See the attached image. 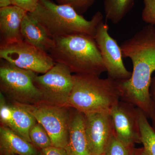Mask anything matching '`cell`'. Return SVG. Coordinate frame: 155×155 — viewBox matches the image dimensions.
<instances>
[{"label": "cell", "mask_w": 155, "mask_h": 155, "mask_svg": "<svg viewBox=\"0 0 155 155\" xmlns=\"http://www.w3.org/2000/svg\"><path fill=\"white\" fill-rule=\"evenodd\" d=\"M120 47L123 58L130 59L133 65L130 78L118 81L121 100L140 109L150 119V86L155 71V26L146 25Z\"/></svg>", "instance_id": "1"}, {"label": "cell", "mask_w": 155, "mask_h": 155, "mask_svg": "<svg viewBox=\"0 0 155 155\" xmlns=\"http://www.w3.org/2000/svg\"><path fill=\"white\" fill-rule=\"evenodd\" d=\"M28 13L54 39L75 35L94 38L97 28L104 21L100 11L87 20L71 6L57 4L51 0H40L36 10Z\"/></svg>", "instance_id": "2"}, {"label": "cell", "mask_w": 155, "mask_h": 155, "mask_svg": "<svg viewBox=\"0 0 155 155\" xmlns=\"http://www.w3.org/2000/svg\"><path fill=\"white\" fill-rule=\"evenodd\" d=\"M74 85L67 107L84 114H110L121 100L118 81L91 75L74 74Z\"/></svg>", "instance_id": "3"}, {"label": "cell", "mask_w": 155, "mask_h": 155, "mask_svg": "<svg viewBox=\"0 0 155 155\" xmlns=\"http://www.w3.org/2000/svg\"><path fill=\"white\" fill-rule=\"evenodd\" d=\"M49 52L56 63L67 66L75 74L100 76L106 69L94 38L75 35L55 39Z\"/></svg>", "instance_id": "4"}, {"label": "cell", "mask_w": 155, "mask_h": 155, "mask_svg": "<svg viewBox=\"0 0 155 155\" xmlns=\"http://www.w3.org/2000/svg\"><path fill=\"white\" fill-rule=\"evenodd\" d=\"M0 89L14 102L28 104H43L41 93L34 83L36 73L21 69L2 59Z\"/></svg>", "instance_id": "5"}, {"label": "cell", "mask_w": 155, "mask_h": 155, "mask_svg": "<svg viewBox=\"0 0 155 155\" xmlns=\"http://www.w3.org/2000/svg\"><path fill=\"white\" fill-rule=\"evenodd\" d=\"M25 109L43 126L49 135L53 146L66 148L72 111L69 107L50 105L28 104L14 102Z\"/></svg>", "instance_id": "6"}, {"label": "cell", "mask_w": 155, "mask_h": 155, "mask_svg": "<svg viewBox=\"0 0 155 155\" xmlns=\"http://www.w3.org/2000/svg\"><path fill=\"white\" fill-rule=\"evenodd\" d=\"M72 73L67 66L56 63L46 73L37 75L34 83L41 93L43 104L67 107L74 85Z\"/></svg>", "instance_id": "7"}, {"label": "cell", "mask_w": 155, "mask_h": 155, "mask_svg": "<svg viewBox=\"0 0 155 155\" xmlns=\"http://www.w3.org/2000/svg\"><path fill=\"white\" fill-rule=\"evenodd\" d=\"M0 58L19 68L43 74L56 64L48 52L23 41L0 47Z\"/></svg>", "instance_id": "8"}, {"label": "cell", "mask_w": 155, "mask_h": 155, "mask_svg": "<svg viewBox=\"0 0 155 155\" xmlns=\"http://www.w3.org/2000/svg\"><path fill=\"white\" fill-rule=\"evenodd\" d=\"M109 27L103 21L97 28L94 39L107 73L108 77L116 81L129 79L132 72L127 70L123 63L121 47L109 33Z\"/></svg>", "instance_id": "9"}, {"label": "cell", "mask_w": 155, "mask_h": 155, "mask_svg": "<svg viewBox=\"0 0 155 155\" xmlns=\"http://www.w3.org/2000/svg\"><path fill=\"white\" fill-rule=\"evenodd\" d=\"M115 135L126 144L141 143L138 108L120 100L111 112Z\"/></svg>", "instance_id": "10"}, {"label": "cell", "mask_w": 155, "mask_h": 155, "mask_svg": "<svg viewBox=\"0 0 155 155\" xmlns=\"http://www.w3.org/2000/svg\"><path fill=\"white\" fill-rule=\"evenodd\" d=\"M85 130L91 155H103L115 135L110 114L100 113L84 114Z\"/></svg>", "instance_id": "11"}, {"label": "cell", "mask_w": 155, "mask_h": 155, "mask_svg": "<svg viewBox=\"0 0 155 155\" xmlns=\"http://www.w3.org/2000/svg\"><path fill=\"white\" fill-rule=\"evenodd\" d=\"M27 12L11 5L0 8V47L22 41L21 23Z\"/></svg>", "instance_id": "12"}, {"label": "cell", "mask_w": 155, "mask_h": 155, "mask_svg": "<svg viewBox=\"0 0 155 155\" xmlns=\"http://www.w3.org/2000/svg\"><path fill=\"white\" fill-rule=\"evenodd\" d=\"M73 109L65 150L68 155H91L87 138L84 114Z\"/></svg>", "instance_id": "13"}, {"label": "cell", "mask_w": 155, "mask_h": 155, "mask_svg": "<svg viewBox=\"0 0 155 155\" xmlns=\"http://www.w3.org/2000/svg\"><path fill=\"white\" fill-rule=\"evenodd\" d=\"M23 41L48 52L54 47V39L51 37L37 21L27 13L21 25Z\"/></svg>", "instance_id": "14"}, {"label": "cell", "mask_w": 155, "mask_h": 155, "mask_svg": "<svg viewBox=\"0 0 155 155\" xmlns=\"http://www.w3.org/2000/svg\"><path fill=\"white\" fill-rule=\"evenodd\" d=\"M1 155H39L36 147L9 127H0Z\"/></svg>", "instance_id": "15"}, {"label": "cell", "mask_w": 155, "mask_h": 155, "mask_svg": "<svg viewBox=\"0 0 155 155\" xmlns=\"http://www.w3.org/2000/svg\"><path fill=\"white\" fill-rule=\"evenodd\" d=\"M12 104L10 105L12 116L7 127L31 143L29 132L31 127L36 123V120L24 108L16 103Z\"/></svg>", "instance_id": "16"}, {"label": "cell", "mask_w": 155, "mask_h": 155, "mask_svg": "<svg viewBox=\"0 0 155 155\" xmlns=\"http://www.w3.org/2000/svg\"><path fill=\"white\" fill-rule=\"evenodd\" d=\"M135 1L104 0V11L106 18L115 25L118 24L133 8Z\"/></svg>", "instance_id": "17"}, {"label": "cell", "mask_w": 155, "mask_h": 155, "mask_svg": "<svg viewBox=\"0 0 155 155\" xmlns=\"http://www.w3.org/2000/svg\"><path fill=\"white\" fill-rule=\"evenodd\" d=\"M140 141L146 155H155V131L144 113L138 108Z\"/></svg>", "instance_id": "18"}, {"label": "cell", "mask_w": 155, "mask_h": 155, "mask_svg": "<svg viewBox=\"0 0 155 155\" xmlns=\"http://www.w3.org/2000/svg\"><path fill=\"white\" fill-rule=\"evenodd\" d=\"M29 136L31 143L41 150L53 146L51 139L46 130L37 122L31 129Z\"/></svg>", "instance_id": "19"}, {"label": "cell", "mask_w": 155, "mask_h": 155, "mask_svg": "<svg viewBox=\"0 0 155 155\" xmlns=\"http://www.w3.org/2000/svg\"><path fill=\"white\" fill-rule=\"evenodd\" d=\"M134 149V145L126 144L115 135L108 144L103 155H132Z\"/></svg>", "instance_id": "20"}, {"label": "cell", "mask_w": 155, "mask_h": 155, "mask_svg": "<svg viewBox=\"0 0 155 155\" xmlns=\"http://www.w3.org/2000/svg\"><path fill=\"white\" fill-rule=\"evenodd\" d=\"M95 0H56L58 4L71 6L78 14L85 13L94 3Z\"/></svg>", "instance_id": "21"}, {"label": "cell", "mask_w": 155, "mask_h": 155, "mask_svg": "<svg viewBox=\"0 0 155 155\" xmlns=\"http://www.w3.org/2000/svg\"><path fill=\"white\" fill-rule=\"evenodd\" d=\"M143 8L141 18L147 25L155 26V0H143Z\"/></svg>", "instance_id": "22"}, {"label": "cell", "mask_w": 155, "mask_h": 155, "mask_svg": "<svg viewBox=\"0 0 155 155\" xmlns=\"http://www.w3.org/2000/svg\"><path fill=\"white\" fill-rule=\"evenodd\" d=\"M39 2V0H11V5L17 6L29 13L36 10Z\"/></svg>", "instance_id": "23"}, {"label": "cell", "mask_w": 155, "mask_h": 155, "mask_svg": "<svg viewBox=\"0 0 155 155\" xmlns=\"http://www.w3.org/2000/svg\"><path fill=\"white\" fill-rule=\"evenodd\" d=\"M150 92L151 104V113L150 119H151L152 125H151L155 131V77L152 78Z\"/></svg>", "instance_id": "24"}, {"label": "cell", "mask_w": 155, "mask_h": 155, "mask_svg": "<svg viewBox=\"0 0 155 155\" xmlns=\"http://www.w3.org/2000/svg\"><path fill=\"white\" fill-rule=\"evenodd\" d=\"M39 155H68L66 150L52 146L41 150Z\"/></svg>", "instance_id": "25"}, {"label": "cell", "mask_w": 155, "mask_h": 155, "mask_svg": "<svg viewBox=\"0 0 155 155\" xmlns=\"http://www.w3.org/2000/svg\"><path fill=\"white\" fill-rule=\"evenodd\" d=\"M132 155H146L144 151L143 148H135Z\"/></svg>", "instance_id": "26"}, {"label": "cell", "mask_w": 155, "mask_h": 155, "mask_svg": "<svg viewBox=\"0 0 155 155\" xmlns=\"http://www.w3.org/2000/svg\"><path fill=\"white\" fill-rule=\"evenodd\" d=\"M11 0H0V8L11 5Z\"/></svg>", "instance_id": "27"}, {"label": "cell", "mask_w": 155, "mask_h": 155, "mask_svg": "<svg viewBox=\"0 0 155 155\" xmlns=\"http://www.w3.org/2000/svg\"><path fill=\"white\" fill-rule=\"evenodd\" d=\"M39 1H40V0H39Z\"/></svg>", "instance_id": "28"}]
</instances>
